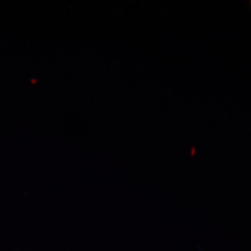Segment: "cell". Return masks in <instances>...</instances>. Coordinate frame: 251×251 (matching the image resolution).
I'll return each mask as SVG.
<instances>
[{"instance_id":"1","label":"cell","mask_w":251,"mask_h":251,"mask_svg":"<svg viewBox=\"0 0 251 251\" xmlns=\"http://www.w3.org/2000/svg\"><path fill=\"white\" fill-rule=\"evenodd\" d=\"M250 4H251V2H250Z\"/></svg>"}]
</instances>
